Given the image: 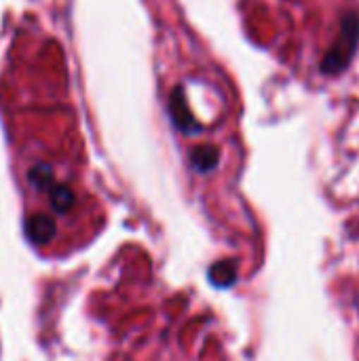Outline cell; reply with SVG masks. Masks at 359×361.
I'll return each instance as SVG.
<instances>
[{
  "instance_id": "cell-1",
  "label": "cell",
  "mask_w": 359,
  "mask_h": 361,
  "mask_svg": "<svg viewBox=\"0 0 359 361\" xmlns=\"http://www.w3.org/2000/svg\"><path fill=\"white\" fill-rule=\"evenodd\" d=\"M359 47V13L358 11H347L343 15V21H341V32H339V38L334 40V44L330 47V51L326 53V57L322 59V72L326 76H336V74H343L355 51Z\"/></svg>"
},
{
  "instance_id": "cell-2",
  "label": "cell",
  "mask_w": 359,
  "mask_h": 361,
  "mask_svg": "<svg viewBox=\"0 0 359 361\" xmlns=\"http://www.w3.org/2000/svg\"><path fill=\"white\" fill-rule=\"evenodd\" d=\"M169 114H171V121L174 125L184 131V133H199L201 131V125L193 118L188 106H186V97H184V91L182 87H176L171 91V97H169Z\"/></svg>"
},
{
  "instance_id": "cell-3",
  "label": "cell",
  "mask_w": 359,
  "mask_h": 361,
  "mask_svg": "<svg viewBox=\"0 0 359 361\" xmlns=\"http://www.w3.org/2000/svg\"><path fill=\"white\" fill-rule=\"evenodd\" d=\"M25 233L30 237L32 243L36 245H44V243H51L57 228H55V222L44 216V214H32L25 222Z\"/></svg>"
},
{
  "instance_id": "cell-4",
  "label": "cell",
  "mask_w": 359,
  "mask_h": 361,
  "mask_svg": "<svg viewBox=\"0 0 359 361\" xmlns=\"http://www.w3.org/2000/svg\"><path fill=\"white\" fill-rule=\"evenodd\" d=\"M49 203L57 214H66L74 205V192L66 184H53L49 190Z\"/></svg>"
},
{
  "instance_id": "cell-5",
  "label": "cell",
  "mask_w": 359,
  "mask_h": 361,
  "mask_svg": "<svg viewBox=\"0 0 359 361\" xmlns=\"http://www.w3.org/2000/svg\"><path fill=\"white\" fill-rule=\"evenodd\" d=\"M218 159H220V152L214 146H199L190 154L193 167L197 171H209V169H214L218 165Z\"/></svg>"
},
{
  "instance_id": "cell-6",
  "label": "cell",
  "mask_w": 359,
  "mask_h": 361,
  "mask_svg": "<svg viewBox=\"0 0 359 361\" xmlns=\"http://www.w3.org/2000/svg\"><path fill=\"white\" fill-rule=\"evenodd\" d=\"M28 180H30V184L34 186V188H38V190H51V186L55 184L53 182V169L49 167V165H44V163H40V165H34L32 169H30V173H28Z\"/></svg>"
}]
</instances>
